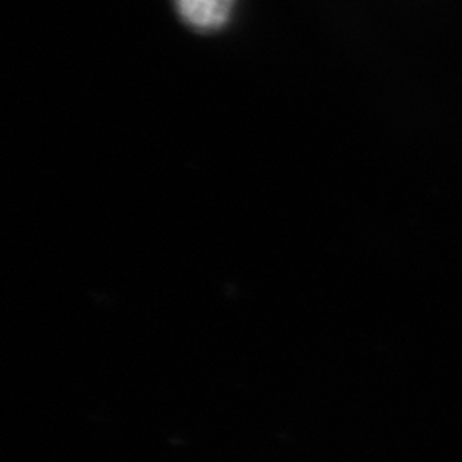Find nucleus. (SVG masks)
I'll return each instance as SVG.
<instances>
[{
	"label": "nucleus",
	"instance_id": "nucleus-1",
	"mask_svg": "<svg viewBox=\"0 0 462 462\" xmlns=\"http://www.w3.org/2000/svg\"><path fill=\"white\" fill-rule=\"evenodd\" d=\"M180 18L195 32H218L234 12L236 0H173Z\"/></svg>",
	"mask_w": 462,
	"mask_h": 462
}]
</instances>
